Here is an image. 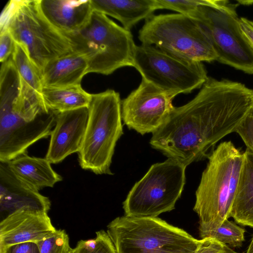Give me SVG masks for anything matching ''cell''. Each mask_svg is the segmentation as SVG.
Instances as JSON below:
<instances>
[{
	"mask_svg": "<svg viewBox=\"0 0 253 253\" xmlns=\"http://www.w3.org/2000/svg\"><path fill=\"white\" fill-rule=\"evenodd\" d=\"M253 109V89L238 82L208 77L189 102L174 107L150 140L151 147L186 167L235 132Z\"/></svg>",
	"mask_w": 253,
	"mask_h": 253,
	"instance_id": "cell-1",
	"label": "cell"
},
{
	"mask_svg": "<svg viewBox=\"0 0 253 253\" xmlns=\"http://www.w3.org/2000/svg\"><path fill=\"white\" fill-rule=\"evenodd\" d=\"M20 78L12 71L0 76V162L23 154L38 140L50 135L57 113L44 105L22 103L17 99Z\"/></svg>",
	"mask_w": 253,
	"mask_h": 253,
	"instance_id": "cell-2",
	"label": "cell"
},
{
	"mask_svg": "<svg viewBox=\"0 0 253 253\" xmlns=\"http://www.w3.org/2000/svg\"><path fill=\"white\" fill-rule=\"evenodd\" d=\"M244 152L227 141L221 142L208 155L193 208L199 218L200 234L217 228L230 218Z\"/></svg>",
	"mask_w": 253,
	"mask_h": 253,
	"instance_id": "cell-3",
	"label": "cell"
},
{
	"mask_svg": "<svg viewBox=\"0 0 253 253\" xmlns=\"http://www.w3.org/2000/svg\"><path fill=\"white\" fill-rule=\"evenodd\" d=\"M0 29H7L36 67L42 72L51 61L76 51L71 38L43 16L37 0H11L2 11Z\"/></svg>",
	"mask_w": 253,
	"mask_h": 253,
	"instance_id": "cell-4",
	"label": "cell"
},
{
	"mask_svg": "<svg viewBox=\"0 0 253 253\" xmlns=\"http://www.w3.org/2000/svg\"><path fill=\"white\" fill-rule=\"evenodd\" d=\"M88 109L87 126L78 153L80 165L96 174L112 175V157L123 134L119 93L108 89L92 94Z\"/></svg>",
	"mask_w": 253,
	"mask_h": 253,
	"instance_id": "cell-5",
	"label": "cell"
},
{
	"mask_svg": "<svg viewBox=\"0 0 253 253\" xmlns=\"http://www.w3.org/2000/svg\"><path fill=\"white\" fill-rule=\"evenodd\" d=\"M106 232L117 253H195L201 241L157 217H118Z\"/></svg>",
	"mask_w": 253,
	"mask_h": 253,
	"instance_id": "cell-6",
	"label": "cell"
},
{
	"mask_svg": "<svg viewBox=\"0 0 253 253\" xmlns=\"http://www.w3.org/2000/svg\"><path fill=\"white\" fill-rule=\"evenodd\" d=\"M70 37L76 51L85 56L88 73L109 75L119 68L133 67L136 45L130 31L100 12L93 10L84 27Z\"/></svg>",
	"mask_w": 253,
	"mask_h": 253,
	"instance_id": "cell-7",
	"label": "cell"
},
{
	"mask_svg": "<svg viewBox=\"0 0 253 253\" xmlns=\"http://www.w3.org/2000/svg\"><path fill=\"white\" fill-rule=\"evenodd\" d=\"M138 39L142 44L184 60L211 63L217 59L205 30L197 20L183 14L153 15L139 30Z\"/></svg>",
	"mask_w": 253,
	"mask_h": 253,
	"instance_id": "cell-8",
	"label": "cell"
},
{
	"mask_svg": "<svg viewBox=\"0 0 253 253\" xmlns=\"http://www.w3.org/2000/svg\"><path fill=\"white\" fill-rule=\"evenodd\" d=\"M239 5L227 0H205L190 17L208 35L217 61L253 75V49L240 28Z\"/></svg>",
	"mask_w": 253,
	"mask_h": 253,
	"instance_id": "cell-9",
	"label": "cell"
},
{
	"mask_svg": "<svg viewBox=\"0 0 253 253\" xmlns=\"http://www.w3.org/2000/svg\"><path fill=\"white\" fill-rule=\"evenodd\" d=\"M186 168L171 158L152 165L124 201L125 215L157 217L174 210L185 184Z\"/></svg>",
	"mask_w": 253,
	"mask_h": 253,
	"instance_id": "cell-10",
	"label": "cell"
},
{
	"mask_svg": "<svg viewBox=\"0 0 253 253\" xmlns=\"http://www.w3.org/2000/svg\"><path fill=\"white\" fill-rule=\"evenodd\" d=\"M133 67L142 79L175 96L201 87L208 78L203 62L178 58L150 44L136 45Z\"/></svg>",
	"mask_w": 253,
	"mask_h": 253,
	"instance_id": "cell-11",
	"label": "cell"
},
{
	"mask_svg": "<svg viewBox=\"0 0 253 253\" xmlns=\"http://www.w3.org/2000/svg\"><path fill=\"white\" fill-rule=\"evenodd\" d=\"M175 97L142 79L138 87L122 100V120L128 128L142 135L153 133L173 109Z\"/></svg>",
	"mask_w": 253,
	"mask_h": 253,
	"instance_id": "cell-12",
	"label": "cell"
},
{
	"mask_svg": "<svg viewBox=\"0 0 253 253\" xmlns=\"http://www.w3.org/2000/svg\"><path fill=\"white\" fill-rule=\"evenodd\" d=\"M88 119V107L58 113L50 134L45 158L58 164L70 155L79 153L84 138Z\"/></svg>",
	"mask_w": 253,
	"mask_h": 253,
	"instance_id": "cell-13",
	"label": "cell"
},
{
	"mask_svg": "<svg viewBox=\"0 0 253 253\" xmlns=\"http://www.w3.org/2000/svg\"><path fill=\"white\" fill-rule=\"evenodd\" d=\"M56 231L46 212L16 211L0 221V250L19 243H37Z\"/></svg>",
	"mask_w": 253,
	"mask_h": 253,
	"instance_id": "cell-14",
	"label": "cell"
},
{
	"mask_svg": "<svg viewBox=\"0 0 253 253\" xmlns=\"http://www.w3.org/2000/svg\"><path fill=\"white\" fill-rule=\"evenodd\" d=\"M49 198L17 178L6 163L0 162V212L3 219L20 211L48 212Z\"/></svg>",
	"mask_w": 253,
	"mask_h": 253,
	"instance_id": "cell-15",
	"label": "cell"
},
{
	"mask_svg": "<svg viewBox=\"0 0 253 253\" xmlns=\"http://www.w3.org/2000/svg\"><path fill=\"white\" fill-rule=\"evenodd\" d=\"M37 2L46 19L69 37L84 27L93 11L91 0H37Z\"/></svg>",
	"mask_w": 253,
	"mask_h": 253,
	"instance_id": "cell-16",
	"label": "cell"
},
{
	"mask_svg": "<svg viewBox=\"0 0 253 253\" xmlns=\"http://www.w3.org/2000/svg\"><path fill=\"white\" fill-rule=\"evenodd\" d=\"M88 63L84 54L79 51L51 61L42 72V84L45 87H63L81 85L87 74Z\"/></svg>",
	"mask_w": 253,
	"mask_h": 253,
	"instance_id": "cell-17",
	"label": "cell"
},
{
	"mask_svg": "<svg viewBox=\"0 0 253 253\" xmlns=\"http://www.w3.org/2000/svg\"><path fill=\"white\" fill-rule=\"evenodd\" d=\"M6 163L17 178L39 191L45 187H53L62 180L45 158L30 157L26 153Z\"/></svg>",
	"mask_w": 253,
	"mask_h": 253,
	"instance_id": "cell-18",
	"label": "cell"
},
{
	"mask_svg": "<svg viewBox=\"0 0 253 253\" xmlns=\"http://www.w3.org/2000/svg\"><path fill=\"white\" fill-rule=\"evenodd\" d=\"M91 3L93 10L116 19L128 31L157 10L155 0H91Z\"/></svg>",
	"mask_w": 253,
	"mask_h": 253,
	"instance_id": "cell-19",
	"label": "cell"
},
{
	"mask_svg": "<svg viewBox=\"0 0 253 253\" xmlns=\"http://www.w3.org/2000/svg\"><path fill=\"white\" fill-rule=\"evenodd\" d=\"M230 217L253 228V152L246 148Z\"/></svg>",
	"mask_w": 253,
	"mask_h": 253,
	"instance_id": "cell-20",
	"label": "cell"
},
{
	"mask_svg": "<svg viewBox=\"0 0 253 253\" xmlns=\"http://www.w3.org/2000/svg\"><path fill=\"white\" fill-rule=\"evenodd\" d=\"M91 95L81 85L63 87H43L41 92L46 107L57 113L88 107Z\"/></svg>",
	"mask_w": 253,
	"mask_h": 253,
	"instance_id": "cell-21",
	"label": "cell"
},
{
	"mask_svg": "<svg viewBox=\"0 0 253 253\" xmlns=\"http://www.w3.org/2000/svg\"><path fill=\"white\" fill-rule=\"evenodd\" d=\"M11 56L21 78L41 95L43 87L42 73L22 46L15 42Z\"/></svg>",
	"mask_w": 253,
	"mask_h": 253,
	"instance_id": "cell-22",
	"label": "cell"
},
{
	"mask_svg": "<svg viewBox=\"0 0 253 253\" xmlns=\"http://www.w3.org/2000/svg\"><path fill=\"white\" fill-rule=\"evenodd\" d=\"M245 230L234 222L225 220L217 228L200 234L201 239L214 238L230 248H239L245 241Z\"/></svg>",
	"mask_w": 253,
	"mask_h": 253,
	"instance_id": "cell-23",
	"label": "cell"
},
{
	"mask_svg": "<svg viewBox=\"0 0 253 253\" xmlns=\"http://www.w3.org/2000/svg\"><path fill=\"white\" fill-rule=\"evenodd\" d=\"M73 251V253H117L111 238L103 230L96 233L94 239L79 241Z\"/></svg>",
	"mask_w": 253,
	"mask_h": 253,
	"instance_id": "cell-24",
	"label": "cell"
},
{
	"mask_svg": "<svg viewBox=\"0 0 253 253\" xmlns=\"http://www.w3.org/2000/svg\"><path fill=\"white\" fill-rule=\"evenodd\" d=\"M40 253H69L72 249L64 230H56L49 237L37 242Z\"/></svg>",
	"mask_w": 253,
	"mask_h": 253,
	"instance_id": "cell-25",
	"label": "cell"
},
{
	"mask_svg": "<svg viewBox=\"0 0 253 253\" xmlns=\"http://www.w3.org/2000/svg\"><path fill=\"white\" fill-rule=\"evenodd\" d=\"M205 0H155L156 9H166L190 16Z\"/></svg>",
	"mask_w": 253,
	"mask_h": 253,
	"instance_id": "cell-26",
	"label": "cell"
},
{
	"mask_svg": "<svg viewBox=\"0 0 253 253\" xmlns=\"http://www.w3.org/2000/svg\"><path fill=\"white\" fill-rule=\"evenodd\" d=\"M235 132L239 134L247 148L253 152V109L237 127Z\"/></svg>",
	"mask_w": 253,
	"mask_h": 253,
	"instance_id": "cell-27",
	"label": "cell"
},
{
	"mask_svg": "<svg viewBox=\"0 0 253 253\" xmlns=\"http://www.w3.org/2000/svg\"><path fill=\"white\" fill-rule=\"evenodd\" d=\"M14 45L13 39L7 29H0V61L3 63L11 56Z\"/></svg>",
	"mask_w": 253,
	"mask_h": 253,
	"instance_id": "cell-28",
	"label": "cell"
},
{
	"mask_svg": "<svg viewBox=\"0 0 253 253\" xmlns=\"http://www.w3.org/2000/svg\"><path fill=\"white\" fill-rule=\"evenodd\" d=\"M225 245L211 238L201 239L195 253H220L224 250Z\"/></svg>",
	"mask_w": 253,
	"mask_h": 253,
	"instance_id": "cell-29",
	"label": "cell"
},
{
	"mask_svg": "<svg viewBox=\"0 0 253 253\" xmlns=\"http://www.w3.org/2000/svg\"><path fill=\"white\" fill-rule=\"evenodd\" d=\"M0 253H40L36 242H28L12 245L0 250Z\"/></svg>",
	"mask_w": 253,
	"mask_h": 253,
	"instance_id": "cell-30",
	"label": "cell"
},
{
	"mask_svg": "<svg viewBox=\"0 0 253 253\" xmlns=\"http://www.w3.org/2000/svg\"><path fill=\"white\" fill-rule=\"evenodd\" d=\"M239 24L243 35L253 49V21L242 17Z\"/></svg>",
	"mask_w": 253,
	"mask_h": 253,
	"instance_id": "cell-31",
	"label": "cell"
},
{
	"mask_svg": "<svg viewBox=\"0 0 253 253\" xmlns=\"http://www.w3.org/2000/svg\"><path fill=\"white\" fill-rule=\"evenodd\" d=\"M220 253H239L235 251L234 250L232 249L231 248L225 245L224 251Z\"/></svg>",
	"mask_w": 253,
	"mask_h": 253,
	"instance_id": "cell-32",
	"label": "cell"
},
{
	"mask_svg": "<svg viewBox=\"0 0 253 253\" xmlns=\"http://www.w3.org/2000/svg\"><path fill=\"white\" fill-rule=\"evenodd\" d=\"M246 253H253V236L249 245Z\"/></svg>",
	"mask_w": 253,
	"mask_h": 253,
	"instance_id": "cell-33",
	"label": "cell"
},
{
	"mask_svg": "<svg viewBox=\"0 0 253 253\" xmlns=\"http://www.w3.org/2000/svg\"><path fill=\"white\" fill-rule=\"evenodd\" d=\"M238 3L239 4H243V5H250V4H253V1H248V0H238Z\"/></svg>",
	"mask_w": 253,
	"mask_h": 253,
	"instance_id": "cell-34",
	"label": "cell"
},
{
	"mask_svg": "<svg viewBox=\"0 0 253 253\" xmlns=\"http://www.w3.org/2000/svg\"><path fill=\"white\" fill-rule=\"evenodd\" d=\"M69 253H73V249L71 250V251Z\"/></svg>",
	"mask_w": 253,
	"mask_h": 253,
	"instance_id": "cell-35",
	"label": "cell"
}]
</instances>
